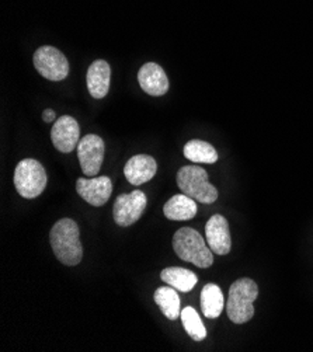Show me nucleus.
<instances>
[{"instance_id": "6e6552de", "label": "nucleus", "mask_w": 313, "mask_h": 352, "mask_svg": "<svg viewBox=\"0 0 313 352\" xmlns=\"http://www.w3.org/2000/svg\"><path fill=\"white\" fill-rule=\"evenodd\" d=\"M104 140L97 135H86L78 145V157L82 171L87 177H96L104 160Z\"/></svg>"}, {"instance_id": "7ed1b4c3", "label": "nucleus", "mask_w": 313, "mask_h": 352, "mask_svg": "<svg viewBox=\"0 0 313 352\" xmlns=\"http://www.w3.org/2000/svg\"><path fill=\"white\" fill-rule=\"evenodd\" d=\"M259 296V287L250 278H240L232 284L226 303L228 318L236 323H248L255 316L253 303Z\"/></svg>"}, {"instance_id": "0eeeda50", "label": "nucleus", "mask_w": 313, "mask_h": 352, "mask_svg": "<svg viewBox=\"0 0 313 352\" xmlns=\"http://www.w3.org/2000/svg\"><path fill=\"white\" fill-rule=\"evenodd\" d=\"M147 208V195L142 191H132L131 194H121L117 197L113 208L114 222L118 226L127 228L141 219Z\"/></svg>"}, {"instance_id": "dca6fc26", "label": "nucleus", "mask_w": 313, "mask_h": 352, "mask_svg": "<svg viewBox=\"0 0 313 352\" xmlns=\"http://www.w3.org/2000/svg\"><path fill=\"white\" fill-rule=\"evenodd\" d=\"M160 278H162L163 283H166L167 285L173 287L180 292L193 291V288L198 283V278L193 271L186 270V268H180V267L164 268L160 272Z\"/></svg>"}, {"instance_id": "20e7f679", "label": "nucleus", "mask_w": 313, "mask_h": 352, "mask_svg": "<svg viewBox=\"0 0 313 352\" xmlns=\"http://www.w3.org/2000/svg\"><path fill=\"white\" fill-rule=\"evenodd\" d=\"M179 188L199 204H214L218 199V190L210 183L208 173L199 166H186L177 173Z\"/></svg>"}, {"instance_id": "2eb2a0df", "label": "nucleus", "mask_w": 313, "mask_h": 352, "mask_svg": "<svg viewBox=\"0 0 313 352\" xmlns=\"http://www.w3.org/2000/svg\"><path fill=\"white\" fill-rule=\"evenodd\" d=\"M163 214L170 221H190L197 215V201L186 194H177L164 204Z\"/></svg>"}, {"instance_id": "412c9836", "label": "nucleus", "mask_w": 313, "mask_h": 352, "mask_svg": "<svg viewBox=\"0 0 313 352\" xmlns=\"http://www.w3.org/2000/svg\"><path fill=\"white\" fill-rule=\"evenodd\" d=\"M43 118H44V121L45 122H54V120H55V113H54V110H45L44 111V114H43Z\"/></svg>"}, {"instance_id": "6ab92c4d", "label": "nucleus", "mask_w": 313, "mask_h": 352, "mask_svg": "<svg viewBox=\"0 0 313 352\" xmlns=\"http://www.w3.org/2000/svg\"><path fill=\"white\" fill-rule=\"evenodd\" d=\"M184 156L194 163L213 164L218 160V153L214 146L199 139H193L184 146Z\"/></svg>"}, {"instance_id": "aec40b11", "label": "nucleus", "mask_w": 313, "mask_h": 352, "mask_svg": "<svg viewBox=\"0 0 313 352\" xmlns=\"http://www.w3.org/2000/svg\"><path fill=\"white\" fill-rule=\"evenodd\" d=\"M182 322L184 326L186 333L194 340V341H202L206 337V330L204 327L202 320L199 319V316L194 307H184L182 310Z\"/></svg>"}, {"instance_id": "39448f33", "label": "nucleus", "mask_w": 313, "mask_h": 352, "mask_svg": "<svg viewBox=\"0 0 313 352\" xmlns=\"http://www.w3.org/2000/svg\"><path fill=\"white\" fill-rule=\"evenodd\" d=\"M14 187L27 199L40 197L47 187V173L36 159L21 160L14 170Z\"/></svg>"}, {"instance_id": "f3484780", "label": "nucleus", "mask_w": 313, "mask_h": 352, "mask_svg": "<svg viewBox=\"0 0 313 352\" xmlns=\"http://www.w3.org/2000/svg\"><path fill=\"white\" fill-rule=\"evenodd\" d=\"M225 307L222 289L215 284H206L201 292V310L208 319H217Z\"/></svg>"}, {"instance_id": "a211bd4d", "label": "nucleus", "mask_w": 313, "mask_h": 352, "mask_svg": "<svg viewBox=\"0 0 313 352\" xmlns=\"http://www.w3.org/2000/svg\"><path fill=\"white\" fill-rule=\"evenodd\" d=\"M153 298L156 305L160 307L162 313L169 320H177V318H180V298L175 288L160 287L156 289Z\"/></svg>"}, {"instance_id": "f257e3e1", "label": "nucleus", "mask_w": 313, "mask_h": 352, "mask_svg": "<svg viewBox=\"0 0 313 352\" xmlns=\"http://www.w3.org/2000/svg\"><path fill=\"white\" fill-rule=\"evenodd\" d=\"M51 248L56 258L67 265H78L83 258V248L80 241L79 226L75 221L63 218L58 221L50 233Z\"/></svg>"}, {"instance_id": "9d476101", "label": "nucleus", "mask_w": 313, "mask_h": 352, "mask_svg": "<svg viewBox=\"0 0 313 352\" xmlns=\"http://www.w3.org/2000/svg\"><path fill=\"white\" fill-rule=\"evenodd\" d=\"M78 194L93 206H102L113 192V183L106 175L96 179H79L76 182Z\"/></svg>"}, {"instance_id": "9b49d317", "label": "nucleus", "mask_w": 313, "mask_h": 352, "mask_svg": "<svg viewBox=\"0 0 313 352\" xmlns=\"http://www.w3.org/2000/svg\"><path fill=\"white\" fill-rule=\"evenodd\" d=\"M205 237L210 249L218 256H226L230 252L232 240L229 232V223L225 217L214 215L206 222Z\"/></svg>"}, {"instance_id": "1a4fd4ad", "label": "nucleus", "mask_w": 313, "mask_h": 352, "mask_svg": "<svg viewBox=\"0 0 313 352\" xmlns=\"http://www.w3.org/2000/svg\"><path fill=\"white\" fill-rule=\"evenodd\" d=\"M80 128L78 121L71 116H63L56 120L51 131L54 146L62 153H71L80 142Z\"/></svg>"}, {"instance_id": "4468645a", "label": "nucleus", "mask_w": 313, "mask_h": 352, "mask_svg": "<svg viewBox=\"0 0 313 352\" xmlns=\"http://www.w3.org/2000/svg\"><path fill=\"white\" fill-rule=\"evenodd\" d=\"M110 79H111V69L107 60H94L87 69L86 82L87 89L91 97L100 100L107 96L110 90Z\"/></svg>"}, {"instance_id": "ddd939ff", "label": "nucleus", "mask_w": 313, "mask_h": 352, "mask_svg": "<svg viewBox=\"0 0 313 352\" xmlns=\"http://www.w3.org/2000/svg\"><path fill=\"white\" fill-rule=\"evenodd\" d=\"M156 171V160L148 155H136L131 157L124 167L125 179L132 186H141L151 182L155 177Z\"/></svg>"}, {"instance_id": "f8f14e48", "label": "nucleus", "mask_w": 313, "mask_h": 352, "mask_svg": "<svg viewBox=\"0 0 313 352\" xmlns=\"http://www.w3.org/2000/svg\"><path fill=\"white\" fill-rule=\"evenodd\" d=\"M138 82L141 89L149 96L160 97L169 90V79L162 66L155 62L145 63L138 72Z\"/></svg>"}, {"instance_id": "f03ea898", "label": "nucleus", "mask_w": 313, "mask_h": 352, "mask_svg": "<svg viewBox=\"0 0 313 352\" xmlns=\"http://www.w3.org/2000/svg\"><path fill=\"white\" fill-rule=\"evenodd\" d=\"M173 249L183 261L193 263L198 268H208L214 264V252L195 229H179L173 237Z\"/></svg>"}, {"instance_id": "423d86ee", "label": "nucleus", "mask_w": 313, "mask_h": 352, "mask_svg": "<svg viewBox=\"0 0 313 352\" xmlns=\"http://www.w3.org/2000/svg\"><path fill=\"white\" fill-rule=\"evenodd\" d=\"M34 66L48 80L61 82L69 75V62L65 55L50 45L41 47L34 54Z\"/></svg>"}]
</instances>
